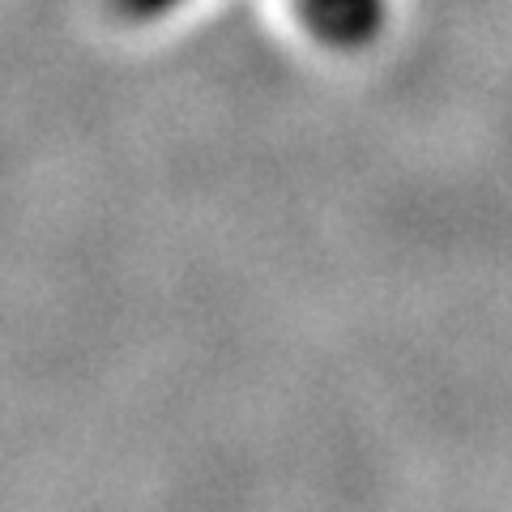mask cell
<instances>
[{
    "mask_svg": "<svg viewBox=\"0 0 512 512\" xmlns=\"http://www.w3.org/2000/svg\"><path fill=\"white\" fill-rule=\"evenodd\" d=\"M303 22L333 47H359L380 26V0H295Z\"/></svg>",
    "mask_w": 512,
    "mask_h": 512,
    "instance_id": "obj_1",
    "label": "cell"
},
{
    "mask_svg": "<svg viewBox=\"0 0 512 512\" xmlns=\"http://www.w3.org/2000/svg\"><path fill=\"white\" fill-rule=\"evenodd\" d=\"M120 5L133 13V18H146V13H154V9H167V5H175V0H120Z\"/></svg>",
    "mask_w": 512,
    "mask_h": 512,
    "instance_id": "obj_2",
    "label": "cell"
}]
</instances>
